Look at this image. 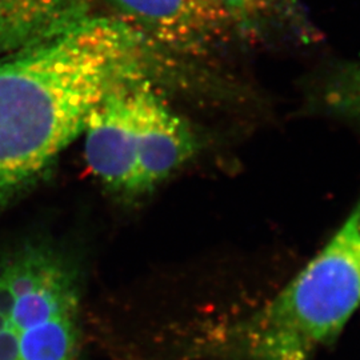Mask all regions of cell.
Wrapping results in <instances>:
<instances>
[{"instance_id":"277c9868","label":"cell","mask_w":360,"mask_h":360,"mask_svg":"<svg viewBox=\"0 0 360 360\" xmlns=\"http://www.w3.org/2000/svg\"><path fill=\"white\" fill-rule=\"evenodd\" d=\"M82 285L58 247L18 245L0 257V360H80Z\"/></svg>"},{"instance_id":"8992f818","label":"cell","mask_w":360,"mask_h":360,"mask_svg":"<svg viewBox=\"0 0 360 360\" xmlns=\"http://www.w3.org/2000/svg\"><path fill=\"white\" fill-rule=\"evenodd\" d=\"M230 19L242 46L272 47L314 43L319 31L302 0H215Z\"/></svg>"},{"instance_id":"7a4b0ae2","label":"cell","mask_w":360,"mask_h":360,"mask_svg":"<svg viewBox=\"0 0 360 360\" xmlns=\"http://www.w3.org/2000/svg\"><path fill=\"white\" fill-rule=\"evenodd\" d=\"M160 83L147 70L122 77L94 107L80 136L92 175L122 198L151 193L198 151L195 131Z\"/></svg>"},{"instance_id":"3957f363","label":"cell","mask_w":360,"mask_h":360,"mask_svg":"<svg viewBox=\"0 0 360 360\" xmlns=\"http://www.w3.org/2000/svg\"><path fill=\"white\" fill-rule=\"evenodd\" d=\"M360 307V200L322 251L240 328L250 360H311Z\"/></svg>"},{"instance_id":"5b68a950","label":"cell","mask_w":360,"mask_h":360,"mask_svg":"<svg viewBox=\"0 0 360 360\" xmlns=\"http://www.w3.org/2000/svg\"><path fill=\"white\" fill-rule=\"evenodd\" d=\"M112 16L155 49L207 65H224L243 47L215 0H105Z\"/></svg>"},{"instance_id":"6da1fadb","label":"cell","mask_w":360,"mask_h":360,"mask_svg":"<svg viewBox=\"0 0 360 360\" xmlns=\"http://www.w3.org/2000/svg\"><path fill=\"white\" fill-rule=\"evenodd\" d=\"M142 70L168 82L175 59L101 13L0 56V211L37 186L82 136L117 80Z\"/></svg>"},{"instance_id":"ba28073f","label":"cell","mask_w":360,"mask_h":360,"mask_svg":"<svg viewBox=\"0 0 360 360\" xmlns=\"http://www.w3.org/2000/svg\"><path fill=\"white\" fill-rule=\"evenodd\" d=\"M309 86V99L318 107L360 120V60L328 65Z\"/></svg>"},{"instance_id":"52a82bcc","label":"cell","mask_w":360,"mask_h":360,"mask_svg":"<svg viewBox=\"0 0 360 360\" xmlns=\"http://www.w3.org/2000/svg\"><path fill=\"white\" fill-rule=\"evenodd\" d=\"M96 0H0V56L51 38L98 15Z\"/></svg>"}]
</instances>
